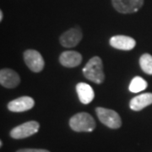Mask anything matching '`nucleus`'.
Segmentation results:
<instances>
[{"mask_svg": "<svg viewBox=\"0 0 152 152\" xmlns=\"http://www.w3.org/2000/svg\"><path fill=\"white\" fill-rule=\"evenodd\" d=\"M16 152H50L44 149H20Z\"/></svg>", "mask_w": 152, "mask_h": 152, "instance_id": "nucleus-16", "label": "nucleus"}, {"mask_svg": "<svg viewBox=\"0 0 152 152\" xmlns=\"http://www.w3.org/2000/svg\"><path fill=\"white\" fill-rule=\"evenodd\" d=\"M140 65L141 69L147 75H152V56L149 53H145L140 58Z\"/></svg>", "mask_w": 152, "mask_h": 152, "instance_id": "nucleus-15", "label": "nucleus"}, {"mask_svg": "<svg viewBox=\"0 0 152 152\" xmlns=\"http://www.w3.org/2000/svg\"><path fill=\"white\" fill-rule=\"evenodd\" d=\"M152 104V93H144L132 98L129 102V107L133 111H140Z\"/></svg>", "mask_w": 152, "mask_h": 152, "instance_id": "nucleus-13", "label": "nucleus"}, {"mask_svg": "<svg viewBox=\"0 0 152 152\" xmlns=\"http://www.w3.org/2000/svg\"><path fill=\"white\" fill-rule=\"evenodd\" d=\"M83 74L87 80L96 84H102L105 80L102 59L97 56L91 58L83 69Z\"/></svg>", "mask_w": 152, "mask_h": 152, "instance_id": "nucleus-1", "label": "nucleus"}, {"mask_svg": "<svg viewBox=\"0 0 152 152\" xmlns=\"http://www.w3.org/2000/svg\"><path fill=\"white\" fill-rule=\"evenodd\" d=\"M0 146H1V147L3 146V142H2V141H0Z\"/></svg>", "mask_w": 152, "mask_h": 152, "instance_id": "nucleus-18", "label": "nucleus"}, {"mask_svg": "<svg viewBox=\"0 0 152 152\" xmlns=\"http://www.w3.org/2000/svg\"><path fill=\"white\" fill-rule=\"evenodd\" d=\"M70 128L75 132H92L96 129V122L87 113L74 115L69 120Z\"/></svg>", "mask_w": 152, "mask_h": 152, "instance_id": "nucleus-2", "label": "nucleus"}, {"mask_svg": "<svg viewBox=\"0 0 152 152\" xmlns=\"http://www.w3.org/2000/svg\"><path fill=\"white\" fill-rule=\"evenodd\" d=\"M76 91L80 102L85 105L91 103L95 97L92 87L86 83H79L76 85Z\"/></svg>", "mask_w": 152, "mask_h": 152, "instance_id": "nucleus-12", "label": "nucleus"}, {"mask_svg": "<svg viewBox=\"0 0 152 152\" xmlns=\"http://www.w3.org/2000/svg\"><path fill=\"white\" fill-rule=\"evenodd\" d=\"M114 9L122 14H132L139 10L144 0H112Z\"/></svg>", "mask_w": 152, "mask_h": 152, "instance_id": "nucleus-6", "label": "nucleus"}, {"mask_svg": "<svg viewBox=\"0 0 152 152\" xmlns=\"http://www.w3.org/2000/svg\"><path fill=\"white\" fill-rule=\"evenodd\" d=\"M40 124L37 121H29L25 124L15 127L10 131V136L15 140H21L37 134Z\"/></svg>", "mask_w": 152, "mask_h": 152, "instance_id": "nucleus-4", "label": "nucleus"}, {"mask_svg": "<svg viewBox=\"0 0 152 152\" xmlns=\"http://www.w3.org/2000/svg\"><path fill=\"white\" fill-rule=\"evenodd\" d=\"M110 45L116 49L123 51H130L135 47L136 42L134 38L128 36H114L110 39Z\"/></svg>", "mask_w": 152, "mask_h": 152, "instance_id": "nucleus-10", "label": "nucleus"}, {"mask_svg": "<svg viewBox=\"0 0 152 152\" xmlns=\"http://www.w3.org/2000/svg\"><path fill=\"white\" fill-rule=\"evenodd\" d=\"M20 78L16 72L10 69H3L0 71V84L5 88H15L20 84Z\"/></svg>", "mask_w": 152, "mask_h": 152, "instance_id": "nucleus-9", "label": "nucleus"}, {"mask_svg": "<svg viewBox=\"0 0 152 152\" xmlns=\"http://www.w3.org/2000/svg\"><path fill=\"white\" fill-rule=\"evenodd\" d=\"M3 18H4L3 11H0V21H2V20H3Z\"/></svg>", "mask_w": 152, "mask_h": 152, "instance_id": "nucleus-17", "label": "nucleus"}, {"mask_svg": "<svg viewBox=\"0 0 152 152\" xmlns=\"http://www.w3.org/2000/svg\"><path fill=\"white\" fill-rule=\"evenodd\" d=\"M59 62L64 67L74 68L81 64L82 56L80 53L75 51H66L60 55Z\"/></svg>", "mask_w": 152, "mask_h": 152, "instance_id": "nucleus-11", "label": "nucleus"}, {"mask_svg": "<svg viewBox=\"0 0 152 152\" xmlns=\"http://www.w3.org/2000/svg\"><path fill=\"white\" fill-rule=\"evenodd\" d=\"M148 86L146 80H145L140 76H135L130 82L129 90L133 93H139L145 91Z\"/></svg>", "mask_w": 152, "mask_h": 152, "instance_id": "nucleus-14", "label": "nucleus"}, {"mask_svg": "<svg viewBox=\"0 0 152 152\" xmlns=\"http://www.w3.org/2000/svg\"><path fill=\"white\" fill-rule=\"evenodd\" d=\"M35 105V101L30 96H20L8 104V109L13 113H22L31 110Z\"/></svg>", "mask_w": 152, "mask_h": 152, "instance_id": "nucleus-8", "label": "nucleus"}, {"mask_svg": "<svg viewBox=\"0 0 152 152\" xmlns=\"http://www.w3.org/2000/svg\"><path fill=\"white\" fill-rule=\"evenodd\" d=\"M96 113L99 120L110 129H119L122 126V120L119 114L112 109L96 107Z\"/></svg>", "mask_w": 152, "mask_h": 152, "instance_id": "nucleus-3", "label": "nucleus"}, {"mask_svg": "<svg viewBox=\"0 0 152 152\" xmlns=\"http://www.w3.org/2000/svg\"><path fill=\"white\" fill-rule=\"evenodd\" d=\"M24 60L27 67L35 73H39L45 66L43 58L41 53L33 49H28L24 53Z\"/></svg>", "mask_w": 152, "mask_h": 152, "instance_id": "nucleus-5", "label": "nucleus"}, {"mask_svg": "<svg viewBox=\"0 0 152 152\" xmlns=\"http://www.w3.org/2000/svg\"><path fill=\"white\" fill-rule=\"evenodd\" d=\"M83 34L80 28H71L60 36L59 42L64 48H74L80 43Z\"/></svg>", "mask_w": 152, "mask_h": 152, "instance_id": "nucleus-7", "label": "nucleus"}]
</instances>
